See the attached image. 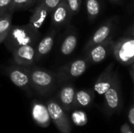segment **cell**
Here are the masks:
<instances>
[{
  "mask_svg": "<svg viewBox=\"0 0 134 133\" xmlns=\"http://www.w3.org/2000/svg\"><path fill=\"white\" fill-rule=\"evenodd\" d=\"M24 68L29 74L34 91L42 96H48L53 92L58 83L57 74L49 70L37 67L30 66L24 67Z\"/></svg>",
  "mask_w": 134,
  "mask_h": 133,
  "instance_id": "6da1fadb",
  "label": "cell"
},
{
  "mask_svg": "<svg viewBox=\"0 0 134 133\" xmlns=\"http://www.w3.org/2000/svg\"><path fill=\"white\" fill-rule=\"evenodd\" d=\"M38 30L33 27L28 23L25 25L12 26L4 42L6 48L12 52L20 45H35L38 43Z\"/></svg>",
  "mask_w": 134,
  "mask_h": 133,
  "instance_id": "7a4b0ae2",
  "label": "cell"
},
{
  "mask_svg": "<svg viewBox=\"0 0 134 133\" xmlns=\"http://www.w3.org/2000/svg\"><path fill=\"white\" fill-rule=\"evenodd\" d=\"M112 53L119 63L124 66H130L134 63L133 37L126 36L115 42Z\"/></svg>",
  "mask_w": 134,
  "mask_h": 133,
  "instance_id": "3957f363",
  "label": "cell"
},
{
  "mask_svg": "<svg viewBox=\"0 0 134 133\" xmlns=\"http://www.w3.org/2000/svg\"><path fill=\"white\" fill-rule=\"evenodd\" d=\"M51 121L60 133H71V125L66 111L63 109L56 98H49L46 101Z\"/></svg>",
  "mask_w": 134,
  "mask_h": 133,
  "instance_id": "277c9868",
  "label": "cell"
},
{
  "mask_svg": "<svg viewBox=\"0 0 134 133\" xmlns=\"http://www.w3.org/2000/svg\"><path fill=\"white\" fill-rule=\"evenodd\" d=\"M90 63L86 59L75 60L58 69L57 77L59 83L82 76L87 70Z\"/></svg>",
  "mask_w": 134,
  "mask_h": 133,
  "instance_id": "5b68a950",
  "label": "cell"
},
{
  "mask_svg": "<svg viewBox=\"0 0 134 133\" xmlns=\"http://www.w3.org/2000/svg\"><path fill=\"white\" fill-rule=\"evenodd\" d=\"M5 73L10 81L18 88L24 90L28 96L32 94V87L28 73L24 67L10 66L5 69Z\"/></svg>",
  "mask_w": 134,
  "mask_h": 133,
  "instance_id": "8992f818",
  "label": "cell"
},
{
  "mask_svg": "<svg viewBox=\"0 0 134 133\" xmlns=\"http://www.w3.org/2000/svg\"><path fill=\"white\" fill-rule=\"evenodd\" d=\"M115 41L109 38L86 51V59L90 63H99L112 53Z\"/></svg>",
  "mask_w": 134,
  "mask_h": 133,
  "instance_id": "52a82bcc",
  "label": "cell"
},
{
  "mask_svg": "<svg viewBox=\"0 0 134 133\" xmlns=\"http://www.w3.org/2000/svg\"><path fill=\"white\" fill-rule=\"evenodd\" d=\"M115 18L111 19L104 24H102L91 36L85 47V51H87L91 47L105 42L109 38H112V34L115 28Z\"/></svg>",
  "mask_w": 134,
  "mask_h": 133,
  "instance_id": "ba28073f",
  "label": "cell"
},
{
  "mask_svg": "<svg viewBox=\"0 0 134 133\" xmlns=\"http://www.w3.org/2000/svg\"><path fill=\"white\" fill-rule=\"evenodd\" d=\"M15 63L22 67L32 66L36 60L35 47L32 45H24L16 47L12 51Z\"/></svg>",
  "mask_w": 134,
  "mask_h": 133,
  "instance_id": "9c48e42d",
  "label": "cell"
},
{
  "mask_svg": "<svg viewBox=\"0 0 134 133\" xmlns=\"http://www.w3.org/2000/svg\"><path fill=\"white\" fill-rule=\"evenodd\" d=\"M114 63L109 64L100 74L94 84V90L99 95H104V93L111 87L115 79L118 78L117 72L114 69Z\"/></svg>",
  "mask_w": 134,
  "mask_h": 133,
  "instance_id": "30bf717a",
  "label": "cell"
},
{
  "mask_svg": "<svg viewBox=\"0 0 134 133\" xmlns=\"http://www.w3.org/2000/svg\"><path fill=\"white\" fill-rule=\"evenodd\" d=\"M31 114L35 123L42 128H47L52 122L46 104L39 100H34L31 102Z\"/></svg>",
  "mask_w": 134,
  "mask_h": 133,
  "instance_id": "8fae6325",
  "label": "cell"
},
{
  "mask_svg": "<svg viewBox=\"0 0 134 133\" xmlns=\"http://www.w3.org/2000/svg\"><path fill=\"white\" fill-rule=\"evenodd\" d=\"M75 92V87L70 84L63 85L58 91L56 99L66 112L74 107Z\"/></svg>",
  "mask_w": 134,
  "mask_h": 133,
  "instance_id": "7c38bea8",
  "label": "cell"
},
{
  "mask_svg": "<svg viewBox=\"0 0 134 133\" xmlns=\"http://www.w3.org/2000/svg\"><path fill=\"white\" fill-rule=\"evenodd\" d=\"M52 24L55 27H60L66 24L71 18L72 13L64 1L61 2L52 12Z\"/></svg>",
  "mask_w": 134,
  "mask_h": 133,
  "instance_id": "4fadbf2b",
  "label": "cell"
},
{
  "mask_svg": "<svg viewBox=\"0 0 134 133\" xmlns=\"http://www.w3.org/2000/svg\"><path fill=\"white\" fill-rule=\"evenodd\" d=\"M56 36V30L49 31L35 45L36 60H39L46 56L51 50L54 44Z\"/></svg>",
  "mask_w": 134,
  "mask_h": 133,
  "instance_id": "5bb4252c",
  "label": "cell"
},
{
  "mask_svg": "<svg viewBox=\"0 0 134 133\" xmlns=\"http://www.w3.org/2000/svg\"><path fill=\"white\" fill-rule=\"evenodd\" d=\"M49 13L50 11L40 1H38L33 13L30 16L29 24L35 29L39 30Z\"/></svg>",
  "mask_w": 134,
  "mask_h": 133,
  "instance_id": "9a60e30c",
  "label": "cell"
},
{
  "mask_svg": "<svg viewBox=\"0 0 134 133\" xmlns=\"http://www.w3.org/2000/svg\"><path fill=\"white\" fill-rule=\"evenodd\" d=\"M118 78L115 79V82L111 85V87L104 93L105 100L107 102L108 106L111 109H116L119 104V83Z\"/></svg>",
  "mask_w": 134,
  "mask_h": 133,
  "instance_id": "2e32d148",
  "label": "cell"
},
{
  "mask_svg": "<svg viewBox=\"0 0 134 133\" xmlns=\"http://www.w3.org/2000/svg\"><path fill=\"white\" fill-rule=\"evenodd\" d=\"M78 44V38L75 32L68 33L60 45V53L64 56L71 55Z\"/></svg>",
  "mask_w": 134,
  "mask_h": 133,
  "instance_id": "e0dca14e",
  "label": "cell"
},
{
  "mask_svg": "<svg viewBox=\"0 0 134 133\" xmlns=\"http://www.w3.org/2000/svg\"><path fill=\"white\" fill-rule=\"evenodd\" d=\"M12 15L13 13H8L0 16V44L4 42L13 26Z\"/></svg>",
  "mask_w": 134,
  "mask_h": 133,
  "instance_id": "ac0fdd59",
  "label": "cell"
},
{
  "mask_svg": "<svg viewBox=\"0 0 134 133\" xmlns=\"http://www.w3.org/2000/svg\"><path fill=\"white\" fill-rule=\"evenodd\" d=\"M92 102V95L86 90H79L75 92V106L87 107Z\"/></svg>",
  "mask_w": 134,
  "mask_h": 133,
  "instance_id": "d6986e66",
  "label": "cell"
},
{
  "mask_svg": "<svg viewBox=\"0 0 134 133\" xmlns=\"http://www.w3.org/2000/svg\"><path fill=\"white\" fill-rule=\"evenodd\" d=\"M86 6L89 20H95L99 16L100 12V5L99 0H86Z\"/></svg>",
  "mask_w": 134,
  "mask_h": 133,
  "instance_id": "ffe728a7",
  "label": "cell"
},
{
  "mask_svg": "<svg viewBox=\"0 0 134 133\" xmlns=\"http://www.w3.org/2000/svg\"><path fill=\"white\" fill-rule=\"evenodd\" d=\"M38 0H12L10 10L12 13L20 9H28L33 6Z\"/></svg>",
  "mask_w": 134,
  "mask_h": 133,
  "instance_id": "44dd1931",
  "label": "cell"
},
{
  "mask_svg": "<svg viewBox=\"0 0 134 133\" xmlns=\"http://www.w3.org/2000/svg\"><path fill=\"white\" fill-rule=\"evenodd\" d=\"M71 120L75 125L83 126L87 123V116L82 111H75L71 114Z\"/></svg>",
  "mask_w": 134,
  "mask_h": 133,
  "instance_id": "7402d4cb",
  "label": "cell"
},
{
  "mask_svg": "<svg viewBox=\"0 0 134 133\" xmlns=\"http://www.w3.org/2000/svg\"><path fill=\"white\" fill-rule=\"evenodd\" d=\"M69 7L72 15L77 14L81 8L82 0H64Z\"/></svg>",
  "mask_w": 134,
  "mask_h": 133,
  "instance_id": "603a6c76",
  "label": "cell"
},
{
  "mask_svg": "<svg viewBox=\"0 0 134 133\" xmlns=\"http://www.w3.org/2000/svg\"><path fill=\"white\" fill-rule=\"evenodd\" d=\"M12 0H0V16L8 13H12L10 10Z\"/></svg>",
  "mask_w": 134,
  "mask_h": 133,
  "instance_id": "cb8c5ba5",
  "label": "cell"
},
{
  "mask_svg": "<svg viewBox=\"0 0 134 133\" xmlns=\"http://www.w3.org/2000/svg\"><path fill=\"white\" fill-rule=\"evenodd\" d=\"M38 1H40L51 13L52 10L64 0H38Z\"/></svg>",
  "mask_w": 134,
  "mask_h": 133,
  "instance_id": "d4e9b609",
  "label": "cell"
},
{
  "mask_svg": "<svg viewBox=\"0 0 134 133\" xmlns=\"http://www.w3.org/2000/svg\"><path fill=\"white\" fill-rule=\"evenodd\" d=\"M129 120H130V123L134 125V107L130 109V111L129 112Z\"/></svg>",
  "mask_w": 134,
  "mask_h": 133,
  "instance_id": "484cf974",
  "label": "cell"
},
{
  "mask_svg": "<svg viewBox=\"0 0 134 133\" xmlns=\"http://www.w3.org/2000/svg\"><path fill=\"white\" fill-rule=\"evenodd\" d=\"M130 74L131 75V78L133 79L134 82V63H133L131 65H130Z\"/></svg>",
  "mask_w": 134,
  "mask_h": 133,
  "instance_id": "4316f807",
  "label": "cell"
},
{
  "mask_svg": "<svg viewBox=\"0 0 134 133\" xmlns=\"http://www.w3.org/2000/svg\"><path fill=\"white\" fill-rule=\"evenodd\" d=\"M130 35H131L132 37H133L134 38V24L133 25V27H131L130 31Z\"/></svg>",
  "mask_w": 134,
  "mask_h": 133,
  "instance_id": "83f0119b",
  "label": "cell"
},
{
  "mask_svg": "<svg viewBox=\"0 0 134 133\" xmlns=\"http://www.w3.org/2000/svg\"><path fill=\"white\" fill-rule=\"evenodd\" d=\"M111 1H114V2H117V1H119V0H111Z\"/></svg>",
  "mask_w": 134,
  "mask_h": 133,
  "instance_id": "f1b7e54d",
  "label": "cell"
},
{
  "mask_svg": "<svg viewBox=\"0 0 134 133\" xmlns=\"http://www.w3.org/2000/svg\"><path fill=\"white\" fill-rule=\"evenodd\" d=\"M133 8H134V5H133Z\"/></svg>",
  "mask_w": 134,
  "mask_h": 133,
  "instance_id": "f546056e",
  "label": "cell"
}]
</instances>
